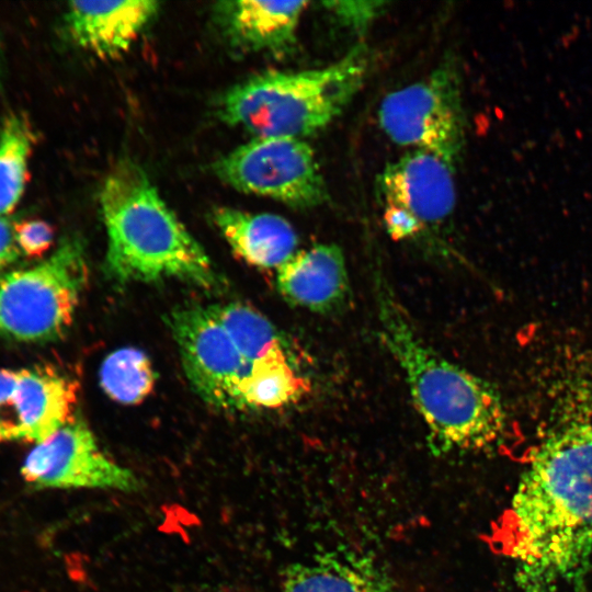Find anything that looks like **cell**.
<instances>
[{
	"label": "cell",
	"instance_id": "2",
	"mask_svg": "<svg viewBox=\"0 0 592 592\" xmlns=\"http://www.w3.org/2000/svg\"><path fill=\"white\" fill-rule=\"evenodd\" d=\"M168 325L191 387L214 408L277 409L310 391L291 343L249 305L186 304Z\"/></svg>",
	"mask_w": 592,
	"mask_h": 592
},
{
	"label": "cell",
	"instance_id": "18",
	"mask_svg": "<svg viewBox=\"0 0 592 592\" xmlns=\"http://www.w3.org/2000/svg\"><path fill=\"white\" fill-rule=\"evenodd\" d=\"M156 373L150 358L136 348H123L109 354L101 364L100 385L114 401L137 405L153 390Z\"/></svg>",
	"mask_w": 592,
	"mask_h": 592
},
{
	"label": "cell",
	"instance_id": "8",
	"mask_svg": "<svg viewBox=\"0 0 592 592\" xmlns=\"http://www.w3.org/2000/svg\"><path fill=\"white\" fill-rule=\"evenodd\" d=\"M215 174L231 187L309 209L328 201L314 149L300 138L254 137L220 157Z\"/></svg>",
	"mask_w": 592,
	"mask_h": 592
},
{
	"label": "cell",
	"instance_id": "7",
	"mask_svg": "<svg viewBox=\"0 0 592 592\" xmlns=\"http://www.w3.org/2000/svg\"><path fill=\"white\" fill-rule=\"evenodd\" d=\"M378 121L394 143L429 151L454 168L466 140L456 66L444 61L425 79L387 94L379 105Z\"/></svg>",
	"mask_w": 592,
	"mask_h": 592
},
{
	"label": "cell",
	"instance_id": "11",
	"mask_svg": "<svg viewBox=\"0 0 592 592\" xmlns=\"http://www.w3.org/2000/svg\"><path fill=\"white\" fill-rule=\"evenodd\" d=\"M79 385L56 368H0V442L38 444L75 417Z\"/></svg>",
	"mask_w": 592,
	"mask_h": 592
},
{
	"label": "cell",
	"instance_id": "19",
	"mask_svg": "<svg viewBox=\"0 0 592 592\" xmlns=\"http://www.w3.org/2000/svg\"><path fill=\"white\" fill-rule=\"evenodd\" d=\"M384 1H328L323 5L343 25L357 33L365 32L380 15Z\"/></svg>",
	"mask_w": 592,
	"mask_h": 592
},
{
	"label": "cell",
	"instance_id": "16",
	"mask_svg": "<svg viewBox=\"0 0 592 592\" xmlns=\"http://www.w3.org/2000/svg\"><path fill=\"white\" fill-rule=\"evenodd\" d=\"M282 592H396L371 559L351 553H327L285 570Z\"/></svg>",
	"mask_w": 592,
	"mask_h": 592
},
{
	"label": "cell",
	"instance_id": "17",
	"mask_svg": "<svg viewBox=\"0 0 592 592\" xmlns=\"http://www.w3.org/2000/svg\"><path fill=\"white\" fill-rule=\"evenodd\" d=\"M34 141L24 115L11 113L4 117L0 126V216H10L24 193Z\"/></svg>",
	"mask_w": 592,
	"mask_h": 592
},
{
	"label": "cell",
	"instance_id": "9",
	"mask_svg": "<svg viewBox=\"0 0 592 592\" xmlns=\"http://www.w3.org/2000/svg\"><path fill=\"white\" fill-rule=\"evenodd\" d=\"M453 170L442 158L417 149L384 168L377 191L392 239H414L451 218L456 204Z\"/></svg>",
	"mask_w": 592,
	"mask_h": 592
},
{
	"label": "cell",
	"instance_id": "1",
	"mask_svg": "<svg viewBox=\"0 0 592 592\" xmlns=\"http://www.w3.org/2000/svg\"><path fill=\"white\" fill-rule=\"evenodd\" d=\"M531 592L579 584L592 557V413L540 440L496 532Z\"/></svg>",
	"mask_w": 592,
	"mask_h": 592
},
{
	"label": "cell",
	"instance_id": "15",
	"mask_svg": "<svg viewBox=\"0 0 592 592\" xmlns=\"http://www.w3.org/2000/svg\"><path fill=\"white\" fill-rule=\"evenodd\" d=\"M213 220L232 251L251 265L278 269L297 252V235L278 215L224 206L214 209Z\"/></svg>",
	"mask_w": 592,
	"mask_h": 592
},
{
	"label": "cell",
	"instance_id": "4",
	"mask_svg": "<svg viewBox=\"0 0 592 592\" xmlns=\"http://www.w3.org/2000/svg\"><path fill=\"white\" fill-rule=\"evenodd\" d=\"M100 206L107 237L104 270L112 281L174 278L207 289L219 284L203 247L134 161L122 160L110 171Z\"/></svg>",
	"mask_w": 592,
	"mask_h": 592
},
{
	"label": "cell",
	"instance_id": "13",
	"mask_svg": "<svg viewBox=\"0 0 592 592\" xmlns=\"http://www.w3.org/2000/svg\"><path fill=\"white\" fill-rule=\"evenodd\" d=\"M158 10L159 2L151 0L72 1L65 24L77 46L113 59L130 48Z\"/></svg>",
	"mask_w": 592,
	"mask_h": 592
},
{
	"label": "cell",
	"instance_id": "21",
	"mask_svg": "<svg viewBox=\"0 0 592 592\" xmlns=\"http://www.w3.org/2000/svg\"><path fill=\"white\" fill-rule=\"evenodd\" d=\"M18 220L10 216H0V271L15 263L22 255L15 240Z\"/></svg>",
	"mask_w": 592,
	"mask_h": 592
},
{
	"label": "cell",
	"instance_id": "14",
	"mask_svg": "<svg viewBox=\"0 0 592 592\" xmlns=\"http://www.w3.org/2000/svg\"><path fill=\"white\" fill-rule=\"evenodd\" d=\"M276 287L294 306L320 314L337 310L350 293L342 250L337 244L319 243L297 251L277 269Z\"/></svg>",
	"mask_w": 592,
	"mask_h": 592
},
{
	"label": "cell",
	"instance_id": "12",
	"mask_svg": "<svg viewBox=\"0 0 592 592\" xmlns=\"http://www.w3.org/2000/svg\"><path fill=\"white\" fill-rule=\"evenodd\" d=\"M308 4L307 1H220L213 9V21L235 50L285 56L294 49L298 23Z\"/></svg>",
	"mask_w": 592,
	"mask_h": 592
},
{
	"label": "cell",
	"instance_id": "20",
	"mask_svg": "<svg viewBox=\"0 0 592 592\" xmlns=\"http://www.w3.org/2000/svg\"><path fill=\"white\" fill-rule=\"evenodd\" d=\"M15 240L22 255L36 258L50 248L54 241V231L48 223L41 219L18 221Z\"/></svg>",
	"mask_w": 592,
	"mask_h": 592
},
{
	"label": "cell",
	"instance_id": "6",
	"mask_svg": "<svg viewBox=\"0 0 592 592\" xmlns=\"http://www.w3.org/2000/svg\"><path fill=\"white\" fill-rule=\"evenodd\" d=\"M82 241L65 237L44 260L0 275V339L56 341L73 321L88 283Z\"/></svg>",
	"mask_w": 592,
	"mask_h": 592
},
{
	"label": "cell",
	"instance_id": "10",
	"mask_svg": "<svg viewBox=\"0 0 592 592\" xmlns=\"http://www.w3.org/2000/svg\"><path fill=\"white\" fill-rule=\"evenodd\" d=\"M21 475L37 489H111L136 491L132 470L107 456L81 417H73L26 455Z\"/></svg>",
	"mask_w": 592,
	"mask_h": 592
},
{
	"label": "cell",
	"instance_id": "5",
	"mask_svg": "<svg viewBox=\"0 0 592 592\" xmlns=\"http://www.w3.org/2000/svg\"><path fill=\"white\" fill-rule=\"evenodd\" d=\"M367 50L357 45L337 62L301 71H266L227 90L217 114L254 137L303 138L338 117L362 88Z\"/></svg>",
	"mask_w": 592,
	"mask_h": 592
},
{
	"label": "cell",
	"instance_id": "3",
	"mask_svg": "<svg viewBox=\"0 0 592 592\" xmlns=\"http://www.w3.org/2000/svg\"><path fill=\"white\" fill-rule=\"evenodd\" d=\"M376 300L382 341L405 374L433 452L494 446L503 439L508 424L496 388L428 345L380 277L376 280Z\"/></svg>",
	"mask_w": 592,
	"mask_h": 592
}]
</instances>
